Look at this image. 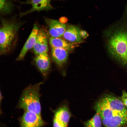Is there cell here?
<instances>
[{
  "label": "cell",
  "instance_id": "18",
  "mask_svg": "<svg viewBox=\"0 0 127 127\" xmlns=\"http://www.w3.org/2000/svg\"><path fill=\"white\" fill-rule=\"evenodd\" d=\"M121 98L123 103L127 107V93L125 91H123Z\"/></svg>",
  "mask_w": 127,
  "mask_h": 127
},
{
  "label": "cell",
  "instance_id": "6",
  "mask_svg": "<svg viewBox=\"0 0 127 127\" xmlns=\"http://www.w3.org/2000/svg\"><path fill=\"white\" fill-rule=\"evenodd\" d=\"M100 99L114 112L127 115V108L122 100L109 95Z\"/></svg>",
  "mask_w": 127,
  "mask_h": 127
},
{
  "label": "cell",
  "instance_id": "17",
  "mask_svg": "<svg viewBox=\"0 0 127 127\" xmlns=\"http://www.w3.org/2000/svg\"><path fill=\"white\" fill-rule=\"evenodd\" d=\"M102 123L101 117L99 113H96L90 119L84 122L83 124L86 127H101Z\"/></svg>",
  "mask_w": 127,
  "mask_h": 127
},
{
  "label": "cell",
  "instance_id": "11",
  "mask_svg": "<svg viewBox=\"0 0 127 127\" xmlns=\"http://www.w3.org/2000/svg\"><path fill=\"white\" fill-rule=\"evenodd\" d=\"M80 30L76 26L71 25L68 26H67L62 37L67 42L72 44L81 43L82 40L80 35Z\"/></svg>",
  "mask_w": 127,
  "mask_h": 127
},
{
  "label": "cell",
  "instance_id": "16",
  "mask_svg": "<svg viewBox=\"0 0 127 127\" xmlns=\"http://www.w3.org/2000/svg\"><path fill=\"white\" fill-rule=\"evenodd\" d=\"M14 7L11 1L0 0V12L2 15L9 14L12 12Z\"/></svg>",
  "mask_w": 127,
  "mask_h": 127
},
{
  "label": "cell",
  "instance_id": "20",
  "mask_svg": "<svg viewBox=\"0 0 127 127\" xmlns=\"http://www.w3.org/2000/svg\"><path fill=\"white\" fill-rule=\"evenodd\" d=\"M67 19L66 17H63L60 19V22L63 24H65L67 21Z\"/></svg>",
  "mask_w": 127,
  "mask_h": 127
},
{
  "label": "cell",
  "instance_id": "2",
  "mask_svg": "<svg viewBox=\"0 0 127 127\" xmlns=\"http://www.w3.org/2000/svg\"><path fill=\"white\" fill-rule=\"evenodd\" d=\"M0 30V52L3 54L10 50L13 42L22 23L15 20L1 18Z\"/></svg>",
  "mask_w": 127,
  "mask_h": 127
},
{
  "label": "cell",
  "instance_id": "13",
  "mask_svg": "<svg viewBox=\"0 0 127 127\" xmlns=\"http://www.w3.org/2000/svg\"><path fill=\"white\" fill-rule=\"evenodd\" d=\"M35 61L39 70L44 76L47 75L50 66V62L48 53L36 55Z\"/></svg>",
  "mask_w": 127,
  "mask_h": 127
},
{
  "label": "cell",
  "instance_id": "7",
  "mask_svg": "<svg viewBox=\"0 0 127 127\" xmlns=\"http://www.w3.org/2000/svg\"><path fill=\"white\" fill-rule=\"evenodd\" d=\"M20 123L22 127H40L43 126L44 123L41 115L27 111H25Z\"/></svg>",
  "mask_w": 127,
  "mask_h": 127
},
{
  "label": "cell",
  "instance_id": "8",
  "mask_svg": "<svg viewBox=\"0 0 127 127\" xmlns=\"http://www.w3.org/2000/svg\"><path fill=\"white\" fill-rule=\"evenodd\" d=\"M51 0H28L24 2H20L22 4H28L31 6L29 10L24 12H21L20 17L31 13L34 12L47 11L52 8L50 4Z\"/></svg>",
  "mask_w": 127,
  "mask_h": 127
},
{
  "label": "cell",
  "instance_id": "15",
  "mask_svg": "<svg viewBox=\"0 0 127 127\" xmlns=\"http://www.w3.org/2000/svg\"><path fill=\"white\" fill-rule=\"evenodd\" d=\"M49 40L51 48H62L69 52L73 50L75 47L74 44L69 43L61 37L50 36Z\"/></svg>",
  "mask_w": 127,
  "mask_h": 127
},
{
  "label": "cell",
  "instance_id": "14",
  "mask_svg": "<svg viewBox=\"0 0 127 127\" xmlns=\"http://www.w3.org/2000/svg\"><path fill=\"white\" fill-rule=\"evenodd\" d=\"M102 119V124L105 127H121L127 126V116H115L109 119Z\"/></svg>",
  "mask_w": 127,
  "mask_h": 127
},
{
  "label": "cell",
  "instance_id": "19",
  "mask_svg": "<svg viewBox=\"0 0 127 127\" xmlns=\"http://www.w3.org/2000/svg\"><path fill=\"white\" fill-rule=\"evenodd\" d=\"M79 34L81 37L82 39H85L88 36V34L87 32L85 30H80L79 32Z\"/></svg>",
  "mask_w": 127,
  "mask_h": 127
},
{
  "label": "cell",
  "instance_id": "5",
  "mask_svg": "<svg viewBox=\"0 0 127 127\" xmlns=\"http://www.w3.org/2000/svg\"><path fill=\"white\" fill-rule=\"evenodd\" d=\"M47 31L44 27L39 28L36 40L33 48L36 55L48 53V47Z\"/></svg>",
  "mask_w": 127,
  "mask_h": 127
},
{
  "label": "cell",
  "instance_id": "3",
  "mask_svg": "<svg viewBox=\"0 0 127 127\" xmlns=\"http://www.w3.org/2000/svg\"><path fill=\"white\" fill-rule=\"evenodd\" d=\"M40 85V83H39L30 85L24 90L19 101V108L41 115Z\"/></svg>",
  "mask_w": 127,
  "mask_h": 127
},
{
  "label": "cell",
  "instance_id": "9",
  "mask_svg": "<svg viewBox=\"0 0 127 127\" xmlns=\"http://www.w3.org/2000/svg\"><path fill=\"white\" fill-rule=\"evenodd\" d=\"M46 23L49 28V33L50 37H62L67 26L60 21L49 18L45 19Z\"/></svg>",
  "mask_w": 127,
  "mask_h": 127
},
{
  "label": "cell",
  "instance_id": "12",
  "mask_svg": "<svg viewBox=\"0 0 127 127\" xmlns=\"http://www.w3.org/2000/svg\"><path fill=\"white\" fill-rule=\"evenodd\" d=\"M69 51L62 48H51V53L53 60L59 67H62L66 62Z\"/></svg>",
  "mask_w": 127,
  "mask_h": 127
},
{
  "label": "cell",
  "instance_id": "1",
  "mask_svg": "<svg viewBox=\"0 0 127 127\" xmlns=\"http://www.w3.org/2000/svg\"><path fill=\"white\" fill-rule=\"evenodd\" d=\"M105 46L109 55L127 67V9L120 19L104 31Z\"/></svg>",
  "mask_w": 127,
  "mask_h": 127
},
{
  "label": "cell",
  "instance_id": "4",
  "mask_svg": "<svg viewBox=\"0 0 127 127\" xmlns=\"http://www.w3.org/2000/svg\"><path fill=\"white\" fill-rule=\"evenodd\" d=\"M71 116L68 106L64 104L59 107L55 111L53 120L54 127L67 126Z\"/></svg>",
  "mask_w": 127,
  "mask_h": 127
},
{
  "label": "cell",
  "instance_id": "10",
  "mask_svg": "<svg viewBox=\"0 0 127 127\" xmlns=\"http://www.w3.org/2000/svg\"><path fill=\"white\" fill-rule=\"evenodd\" d=\"M39 29L37 25L34 24L30 35L16 59L17 61L23 59L28 52L33 48L36 40Z\"/></svg>",
  "mask_w": 127,
  "mask_h": 127
}]
</instances>
